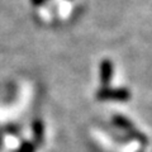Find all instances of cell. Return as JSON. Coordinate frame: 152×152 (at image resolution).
Listing matches in <instances>:
<instances>
[{
	"mask_svg": "<svg viewBox=\"0 0 152 152\" xmlns=\"http://www.w3.org/2000/svg\"><path fill=\"white\" fill-rule=\"evenodd\" d=\"M113 122H114V124H117L118 127H121V128H123V129H126V131L137 132V131H134V128H133L132 122H129L127 118L122 117V115H115L113 118Z\"/></svg>",
	"mask_w": 152,
	"mask_h": 152,
	"instance_id": "cell-4",
	"label": "cell"
},
{
	"mask_svg": "<svg viewBox=\"0 0 152 152\" xmlns=\"http://www.w3.org/2000/svg\"><path fill=\"white\" fill-rule=\"evenodd\" d=\"M36 150V146L32 143V142H24L22 146H20V148H19L18 152H34Z\"/></svg>",
	"mask_w": 152,
	"mask_h": 152,
	"instance_id": "cell-5",
	"label": "cell"
},
{
	"mask_svg": "<svg viewBox=\"0 0 152 152\" xmlns=\"http://www.w3.org/2000/svg\"><path fill=\"white\" fill-rule=\"evenodd\" d=\"M33 5H36V7H41V5H45L46 4V0H31Z\"/></svg>",
	"mask_w": 152,
	"mask_h": 152,
	"instance_id": "cell-6",
	"label": "cell"
},
{
	"mask_svg": "<svg viewBox=\"0 0 152 152\" xmlns=\"http://www.w3.org/2000/svg\"><path fill=\"white\" fill-rule=\"evenodd\" d=\"M33 128V133H34V141L36 143H42V140H43V124H42L41 121L36 119L32 124Z\"/></svg>",
	"mask_w": 152,
	"mask_h": 152,
	"instance_id": "cell-3",
	"label": "cell"
},
{
	"mask_svg": "<svg viewBox=\"0 0 152 152\" xmlns=\"http://www.w3.org/2000/svg\"><path fill=\"white\" fill-rule=\"evenodd\" d=\"M100 81L104 88H108L109 83L112 81L113 75H114V66L110 60H103L100 64Z\"/></svg>",
	"mask_w": 152,
	"mask_h": 152,
	"instance_id": "cell-2",
	"label": "cell"
},
{
	"mask_svg": "<svg viewBox=\"0 0 152 152\" xmlns=\"http://www.w3.org/2000/svg\"><path fill=\"white\" fill-rule=\"evenodd\" d=\"M96 98L99 100H117V102H127L131 98L129 90L126 88H103L98 91Z\"/></svg>",
	"mask_w": 152,
	"mask_h": 152,
	"instance_id": "cell-1",
	"label": "cell"
}]
</instances>
